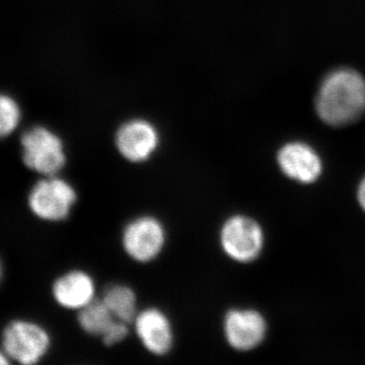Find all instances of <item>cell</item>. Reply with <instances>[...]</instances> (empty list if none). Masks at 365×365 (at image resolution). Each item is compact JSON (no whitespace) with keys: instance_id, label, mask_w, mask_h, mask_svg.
Wrapping results in <instances>:
<instances>
[{"instance_id":"3","label":"cell","mask_w":365,"mask_h":365,"mask_svg":"<svg viewBox=\"0 0 365 365\" xmlns=\"http://www.w3.org/2000/svg\"><path fill=\"white\" fill-rule=\"evenodd\" d=\"M78 200V194L71 182L59 177H43L31 187L26 197L29 210L42 222H66Z\"/></svg>"},{"instance_id":"11","label":"cell","mask_w":365,"mask_h":365,"mask_svg":"<svg viewBox=\"0 0 365 365\" xmlns=\"http://www.w3.org/2000/svg\"><path fill=\"white\" fill-rule=\"evenodd\" d=\"M281 169L292 179L311 182L321 173V160L313 148L307 144L294 143L283 146L278 155Z\"/></svg>"},{"instance_id":"4","label":"cell","mask_w":365,"mask_h":365,"mask_svg":"<svg viewBox=\"0 0 365 365\" xmlns=\"http://www.w3.org/2000/svg\"><path fill=\"white\" fill-rule=\"evenodd\" d=\"M167 230L157 216L143 215L125 225L121 235L124 253L138 264L157 260L167 245Z\"/></svg>"},{"instance_id":"5","label":"cell","mask_w":365,"mask_h":365,"mask_svg":"<svg viewBox=\"0 0 365 365\" xmlns=\"http://www.w3.org/2000/svg\"><path fill=\"white\" fill-rule=\"evenodd\" d=\"M21 158L29 170L42 177L55 176L66 165L63 143L44 127H34L21 138Z\"/></svg>"},{"instance_id":"13","label":"cell","mask_w":365,"mask_h":365,"mask_svg":"<svg viewBox=\"0 0 365 365\" xmlns=\"http://www.w3.org/2000/svg\"><path fill=\"white\" fill-rule=\"evenodd\" d=\"M116 319L102 299H93L78 312V324L81 331L100 339Z\"/></svg>"},{"instance_id":"14","label":"cell","mask_w":365,"mask_h":365,"mask_svg":"<svg viewBox=\"0 0 365 365\" xmlns=\"http://www.w3.org/2000/svg\"><path fill=\"white\" fill-rule=\"evenodd\" d=\"M0 109H1L0 133L2 137H6L13 133L14 129L18 126L21 117L20 109L13 98L6 97V96L1 97Z\"/></svg>"},{"instance_id":"8","label":"cell","mask_w":365,"mask_h":365,"mask_svg":"<svg viewBox=\"0 0 365 365\" xmlns=\"http://www.w3.org/2000/svg\"><path fill=\"white\" fill-rule=\"evenodd\" d=\"M120 155L133 163L148 162L157 151L160 136L157 129L143 120H133L120 127L116 134Z\"/></svg>"},{"instance_id":"1","label":"cell","mask_w":365,"mask_h":365,"mask_svg":"<svg viewBox=\"0 0 365 365\" xmlns=\"http://www.w3.org/2000/svg\"><path fill=\"white\" fill-rule=\"evenodd\" d=\"M317 112L325 123L344 126L365 112V79L349 68L337 69L324 79L316 101Z\"/></svg>"},{"instance_id":"12","label":"cell","mask_w":365,"mask_h":365,"mask_svg":"<svg viewBox=\"0 0 365 365\" xmlns=\"http://www.w3.org/2000/svg\"><path fill=\"white\" fill-rule=\"evenodd\" d=\"M101 299L115 318L132 325L139 312L138 299L133 288L122 283H114L105 288Z\"/></svg>"},{"instance_id":"6","label":"cell","mask_w":365,"mask_h":365,"mask_svg":"<svg viewBox=\"0 0 365 365\" xmlns=\"http://www.w3.org/2000/svg\"><path fill=\"white\" fill-rule=\"evenodd\" d=\"M132 325L139 342L150 354L163 357L172 351L175 344L174 328L163 309L157 307L139 309Z\"/></svg>"},{"instance_id":"15","label":"cell","mask_w":365,"mask_h":365,"mask_svg":"<svg viewBox=\"0 0 365 365\" xmlns=\"http://www.w3.org/2000/svg\"><path fill=\"white\" fill-rule=\"evenodd\" d=\"M129 325L130 324L116 319L112 324V326L108 329L107 332L101 338L103 344L107 346V347H112V346L123 342L128 337L129 333H130Z\"/></svg>"},{"instance_id":"2","label":"cell","mask_w":365,"mask_h":365,"mask_svg":"<svg viewBox=\"0 0 365 365\" xmlns=\"http://www.w3.org/2000/svg\"><path fill=\"white\" fill-rule=\"evenodd\" d=\"M51 347V334L32 319H11L2 330L1 354L9 361L21 365L40 364Z\"/></svg>"},{"instance_id":"7","label":"cell","mask_w":365,"mask_h":365,"mask_svg":"<svg viewBox=\"0 0 365 365\" xmlns=\"http://www.w3.org/2000/svg\"><path fill=\"white\" fill-rule=\"evenodd\" d=\"M220 242L230 258L241 262L251 261L261 250V230L253 220L235 216L223 225Z\"/></svg>"},{"instance_id":"16","label":"cell","mask_w":365,"mask_h":365,"mask_svg":"<svg viewBox=\"0 0 365 365\" xmlns=\"http://www.w3.org/2000/svg\"><path fill=\"white\" fill-rule=\"evenodd\" d=\"M359 199L360 202H361L362 206H364L365 209V180L364 182H362L361 187H360Z\"/></svg>"},{"instance_id":"9","label":"cell","mask_w":365,"mask_h":365,"mask_svg":"<svg viewBox=\"0 0 365 365\" xmlns=\"http://www.w3.org/2000/svg\"><path fill=\"white\" fill-rule=\"evenodd\" d=\"M51 294L62 309L78 312L97 299L96 282L93 276L83 269H71L54 280Z\"/></svg>"},{"instance_id":"10","label":"cell","mask_w":365,"mask_h":365,"mask_svg":"<svg viewBox=\"0 0 365 365\" xmlns=\"http://www.w3.org/2000/svg\"><path fill=\"white\" fill-rule=\"evenodd\" d=\"M225 333L227 342L235 349L249 350L263 339L265 323L255 312L232 311L225 317Z\"/></svg>"}]
</instances>
